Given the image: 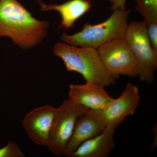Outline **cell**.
Returning a JSON list of instances; mask_svg holds the SVG:
<instances>
[{
    "label": "cell",
    "instance_id": "obj_1",
    "mask_svg": "<svg viewBox=\"0 0 157 157\" xmlns=\"http://www.w3.org/2000/svg\"><path fill=\"white\" fill-rule=\"evenodd\" d=\"M49 27L48 21L35 18L17 0H0V37L11 38L23 49L40 44Z\"/></svg>",
    "mask_w": 157,
    "mask_h": 157
},
{
    "label": "cell",
    "instance_id": "obj_2",
    "mask_svg": "<svg viewBox=\"0 0 157 157\" xmlns=\"http://www.w3.org/2000/svg\"><path fill=\"white\" fill-rule=\"evenodd\" d=\"M53 52L63 60L67 71L81 74L86 82L104 86L115 84V78L104 67L97 49L59 42L54 46Z\"/></svg>",
    "mask_w": 157,
    "mask_h": 157
},
{
    "label": "cell",
    "instance_id": "obj_3",
    "mask_svg": "<svg viewBox=\"0 0 157 157\" xmlns=\"http://www.w3.org/2000/svg\"><path fill=\"white\" fill-rule=\"evenodd\" d=\"M105 21L96 25L86 23L80 32L74 35L62 34L63 42L79 47L97 49L101 45L115 39L124 37L130 10L117 9Z\"/></svg>",
    "mask_w": 157,
    "mask_h": 157
},
{
    "label": "cell",
    "instance_id": "obj_4",
    "mask_svg": "<svg viewBox=\"0 0 157 157\" xmlns=\"http://www.w3.org/2000/svg\"><path fill=\"white\" fill-rule=\"evenodd\" d=\"M124 38L136 60L139 79L151 84L157 69V52L149 39L145 22L129 23Z\"/></svg>",
    "mask_w": 157,
    "mask_h": 157
},
{
    "label": "cell",
    "instance_id": "obj_5",
    "mask_svg": "<svg viewBox=\"0 0 157 157\" xmlns=\"http://www.w3.org/2000/svg\"><path fill=\"white\" fill-rule=\"evenodd\" d=\"M88 109L74 104L69 99L57 108L48 147L56 156L65 155L78 116Z\"/></svg>",
    "mask_w": 157,
    "mask_h": 157
},
{
    "label": "cell",
    "instance_id": "obj_6",
    "mask_svg": "<svg viewBox=\"0 0 157 157\" xmlns=\"http://www.w3.org/2000/svg\"><path fill=\"white\" fill-rule=\"evenodd\" d=\"M97 50L104 67L115 79L120 76H138L136 60L124 37L107 42Z\"/></svg>",
    "mask_w": 157,
    "mask_h": 157
},
{
    "label": "cell",
    "instance_id": "obj_7",
    "mask_svg": "<svg viewBox=\"0 0 157 157\" xmlns=\"http://www.w3.org/2000/svg\"><path fill=\"white\" fill-rule=\"evenodd\" d=\"M140 101L139 89L130 82L123 92L103 109L94 110L106 128L115 129L128 116L134 114Z\"/></svg>",
    "mask_w": 157,
    "mask_h": 157
},
{
    "label": "cell",
    "instance_id": "obj_8",
    "mask_svg": "<svg viewBox=\"0 0 157 157\" xmlns=\"http://www.w3.org/2000/svg\"><path fill=\"white\" fill-rule=\"evenodd\" d=\"M57 108L45 105L31 110L25 117L22 125L27 134L37 145L47 146Z\"/></svg>",
    "mask_w": 157,
    "mask_h": 157
},
{
    "label": "cell",
    "instance_id": "obj_9",
    "mask_svg": "<svg viewBox=\"0 0 157 157\" xmlns=\"http://www.w3.org/2000/svg\"><path fill=\"white\" fill-rule=\"evenodd\" d=\"M104 87L101 85L88 82L71 84L69 99L74 104L88 109H102L113 99Z\"/></svg>",
    "mask_w": 157,
    "mask_h": 157
},
{
    "label": "cell",
    "instance_id": "obj_10",
    "mask_svg": "<svg viewBox=\"0 0 157 157\" xmlns=\"http://www.w3.org/2000/svg\"><path fill=\"white\" fill-rule=\"evenodd\" d=\"M106 128L92 109L80 114L76 120L73 135L68 143L65 156L70 157L82 144L97 136Z\"/></svg>",
    "mask_w": 157,
    "mask_h": 157
},
{
    "label": "cell",
    "instance_id": "obj_11",
    "mask_svg": "<svg viewBox=\"0 0 157 157\" xmlns=\"http://www.w3.org/2000/svg\"><path fill=\"white\" fill-rule=\"evenodd\" d=\"M37 2L41 6V11H56L60 14L62 20L58 29L67 30L75 25L79 18L91 9L92 2L90 0H68L62 4L47 5L41 0Z\"/></svg>",
    "mask_w": 157,
    "mask_h": 157
},
{
    "label": "cell",
    "instance_id": "obj_12",
    "mask_svg": "<svg viewBox=\"0 0 157 157\" xmlns=\"http://www.w3.org/2000/svg\"><path fill=\"white\" fill-rule=\"evenodd\" d=\"M115 129L106 128L99 135L82 144L70 157H107L115 147Z\"/></svg>",
    "mask_w": 157,
    "mask_h": 157
},
{
    "label": "cell",
    "instance_id": "obj_13",
    "mask_svg": "<svg viewBox=\"0 0 157 157\" xmlns=\"http://www.w3.org/2000/svg\"><path fill=\"white\" fill-rule=\"evenodd\" d=\"M135 9L144 18L145 24L157 22V0H134Z\"/></svg>",
    "mask_w": 157,
    "mask_h": 157
},
{
    "label": "cell",
    "instance_id": "obj_14",
    "mask_svg": "<svg viewBox=\"0 0 157 157\" xmlns=\"http://www.w3.org/2000/svg\"><path fill=\"white\" fill-rule=\"evenodd\" d=\"M25 156L18 144L14 141H9L6 146L0 148V157H24Z\"/></svg>",
    "mask_w": 157,
    "mask_h": 157
},
{
    "label": "cell",
    "instance_id": "obj_15",
    "mask_svg": "<svg viewBox=\"0 0 157 157\" xmlns=\"http://www.w3.org/2000/svg\"><path fill=\"white\" fill-rule=\"evenodd\" d=\"M147 32L153 48L157 52V22L146 25Z\"/></svg>",
    "mask_w": 157,
    "mask_h": 157
},
{
    "label": "cell",
    "instance_id": "obj_16",
    "mask_svg": "<svg viewBox=\"0 0 157 157\" xmlns=\"http://www.w3.org/2000/svg\"><path fill=\"white\" fill-rule=\"evenodd\" d=\"M126 1L127 0H113L111 7V9L113 11L117 9H125Z\"/></svg>",
    "mask_w": 157,
    "mask_h": 157
},
{
    "label": "cell",
    "instance_id": "obj_17",
    "mask_svg": "<svg viewBox=\"0 0 157 157\" xmlns=\"http://www.w3.org/2000/svg\"><path fill=\"white\" fill-rule=\"evenodd\" d=\"M107 1H109V2H110L111 4H112L113 3V0H107Z\"/></svg>",
    "mask_w": 157,
    "mask_h": 157
}]
</instances>
